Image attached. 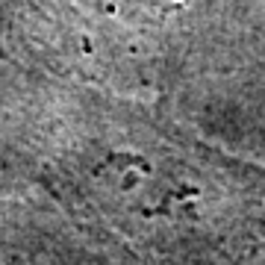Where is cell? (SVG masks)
Returning <instances> with one entry per match:
<instances>
[{
    "label": "cell",
    "instance_id": "cell-1",
    "mask_svg": "<svg viewBox=\"0 0 265 265\" xmlns=\"http://www.w3.org/2000/svg\"><path fill=\"white\" fill-rule=\"evenodd\" d=\"M147 3H153V6H177L180 0H147Z\"/></svg>",
    "mask_w": 265,
    "mask_h": 265
}]
</instances>
